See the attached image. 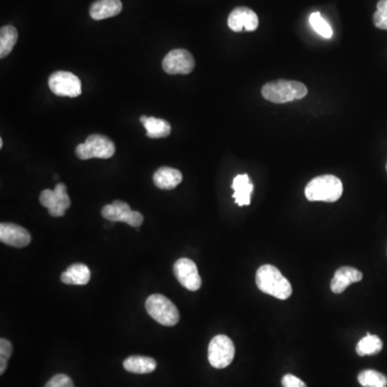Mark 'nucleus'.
<instances>
[{"instance_id": "1", "label": "nucleus", "mask_w": 387, "mask_h": 387, "mask_svg": "<svg viewBox=\"0 0 387 387\" xmlns=\"http://www.w3.org/2000/svg\"><path fill=\"white\" fill-rule=\"evenodd\" d=\"M256 284L262 292L281 300L292 296V284L274 266L264 265L259 267L256 274Z\"/></svg>"}, {"instance_id": "2", "label": "nucleus", "mask_w": 387, "mask_h": 387, "mask_svg": "<svg viewBox=\"0 0 387 387\" xmlns=\"http://www.w3.org/2000/svg\"><path fill=\"white\" fill-rule=\"evenodd\" d=\"M308 94L304 83L292 80H276L268 82L262 89V95L272 104H286L294 100L302 99Z\"/></svg>"}, {"instance_id": "3", "label": "nucleus", "mask_w": 387, "mask_h": 387, "mask_svg": "<svg viewBox=\"0 0 387 387\" xmlns=\"http://www.w3.org/2000/svg\"><path fill=\"white\" fill-rule=\"evenodd\" d=\"M343 184L333 175L319 176L307 184L305 195L309 202H335L341 198Z\"/></svg>"}, {"instance_id": "4", "label": "nucleus", "mask_w": 387, "mask_h": 387, "mask_svg": "<svg viewBox=\"0 0 387 387\" xmlns=\"http://www.w3.org/2000/svg\"><path fill=\"white\" fill-rule=\"evenodd\" d=\"M145 309L149 317L163 326L172 327L179 323V310L173 302L164 295H151L145 301Z\"/></svg>"}, {"instance_id": "5", "label": "nucleus", "mask_w": 387, "mask_h": 387, "mask_svg": "<svg viewBox=\"0 0 387 387\" xmlns=\"http://www.w3.org/2000/svg\"><path fill=\"white\" fill-rule=\"evenodd\" d=\"M116 153V145L108 137L91 135L85 142L78 145L75 154L82 161L91 159H111Z\"/></svg>"}, {"instance_id": "6", "label": "nucleus", "mask_w": 387, "mask_h": 387, "mask_svg": "<svg viewBox=\"0 0 387 387\" xmlns=\"http://www.w3.org/2000/svg\"><path fill=\"white\" fill-rule=\"evenodd\" d=\"M235 357V344L225 335L215 336L208 348V358L212 367L224 369Z\"/></svg>"}, {"instance_id": "7", "label": "nucleus", "mask_w": 387, "mask_h": 387, "mask_svg": "<svg viewBox=\"0 0 387 387\" xmlns=\"http://www.w3.org/2000/svg\"><path fill=\"white\" fill-rule=\"evenodd\" d=\"M41 204L48 209L53 218H61L70 207L71 202L67 194V186L63 183L56 184L54 190H44L40 194Z\"/></svg>"}, {"instance_id": "8", "label": "nucleus", "mask_w": 387, "mask_h": 387, "mask_svg": "<svg viewBox=\"0 0 387 387\" xmlns=\"http://www.w3.org/2000/svg\"><path fill=\"white\" fill-rule=\"evenodd\" d=\"M102 216L110 222H123L132 227H140L143 223V215L138 211H133L126 202L116 200L111 204L102 208Z\"/></svg>"}, {"instance_id": "9", "label": "nucleus", "mask_w": 387, "mask_h": 387, "mask_svg": "<svg viewBox=\"0 0 387 387\" xmlns=\"http://www.w3.org/2000/svg\"><path fill=\"white\" fill-rule=\"evenodd\" d=\"M51 91L56 96L75 98L82 94V83L79 78L69 71H56L49 79Z\"/></svg>"}, {"instance_id": "10", "label": "nucleus", "mask_w": 387, "mask_h": 387, "mask_svg": "<svg viewBox=\"0 0 387 387\" xmlns=\"http://www.w3.org/2000/svg\"><path fill=\"white\" fill-rule=\"evenodd\" d=\"M195 68V59L183 49L172 50L163 59V69L168 75H188Z\"/></svg>"}, {"instance_id": "11", "label": "nucleus", "mask_w": 387, "mask_h": 387, "mask_svg": "<svg viewBox=\"0 0 387 387\" xmlns=\"http://www.w3.org/2000/svg\"><path fill=\"white\" fill-rule=\"evenodd\" d=\"M173 271L178 281L186 290L195 292L202 288V278L197 266L190 258H180L173 266Z\"/></svg>"}, {"instance_id": "12", "label": "nucleus", "mask_w": 387, "mask_h": 387, "mask_svg": "<svg viewBox=\"0 0 387 387\" xmlns=\"http://www.w3.org/2000/svg\"><path fill=\"white\" fill-rule=\"evenodd\" d=\"M227 23L233 32H241L242 30L255 32L259 22L257 14L253 10L247 7H238L229 14Z\"/></svg>"}, {"instance_id": "13", "label": "nucleus", "mask_w": 387, "mask_h": 387, "mask_svg": "<svg viewBox=\"0 0 387 387\" xmlns=\"http://www.w3.org/2000/svg\"><path fill=\"white\" fill-rule=\"evenodd\" d=\"M0 240L10 247H25L32 241V235L24 227L18 226L13 223H1Z\"/></svg>"}, {"instance_id": "14", "label": "nucleus", "mask_w": 387, "mask_h": 387, "mask_svg": "<svg viewBox=\"0 0 387 387\" xmlns=\"http://www.w3.org/2000/svg\"><path fill=\"white\" fill-rule=\"evenodd\" d=\"M362 278V274L360 270L353 267H341L336 271L331 280V288L335 294H341L347 290L351 284L360 282Z\"/></svg>"}, {"instance_id": "15", "label": "nucleus", "mask_w": 387, "mask_h": 387, "mask_svg": "<svg viewBox=\"0 0 387 387\" xmlns=\"http://www.w3.org/2000/svg\"><path fill=\"white\" fill-rule=\"evenodd\" d=\"M122 9L121 0H96L90 8V14L93 20H102L118 16Z\"/></svg>"}, {"instance_id": "16", "label": "nucleus", "mask_w": 387, "mask_h": 387, "mask_svg": "<svg viewBox=\"0 0 387 387\" xmlns=\"http://www.w3.org/2000/svg\"><path fill=\"white\" fill-rule=\"evenodd\" d=\"M181 171L170 167H161L153 176V182L161 190H173L182 182Z\"/></svg>"}, {"instance_id": "17", "label": "nucleus", "mask_w": 387, "mask_h": 387, "mask_svg": "<svg viewBox=\"0 0 387 387\" xmlns=\"http://www.w3.org/2000/svg\"><path fill=\"white\" fill-rule=\"evenodd\" d=\"M233 192V197L235 198V204L238 206H249L251 204V194L254 190V185L252 184L247 175H239L233 179L231 185Z\"/></svg>"}, {"instance_id": "18", "label": "nucleus", "mask_w": 387, "mask_h": 387, "mask_svg": "<svg viewBox=\"0 0 387 387\" xmlns=\"http://www.w3.org/2000/svg\"><path fill=\"white\" fill-rule=\"evenodd\" d=\"M61 280L68 285H86L91 280V270L84 264H73L61 274Z\"/></svg>"}, {"instance_id": "19", "label": "nucleus", "mask_w": 387, "mask_h": 387, "mask_svg": "<svg viewBox=\"0 0 387 387\" xmlns=\"http://www.w3.org/2000/svg\"><path fill=\"white\" fill-rule=\"evenodd\" d=\"M125 370L132 374H151L156 369V362L151 357L145 356H129L123 362Z\"/></svg>"}, {"instance_id": "20", "label": "nucleus", "mask_w": 387, "mask_h": 387, "mask_svg": "<svg viewBox=\"0 0 387 387\" xmlns=\"http://www.w3.org/2000/svg\"><path fill=\"white\" fill-rule=\"evenodd\" d=\"M140 122L145 127L147 136L149 138H165V137L169 136L171 133V126L167 121L163 120V118H152V116L147 118V116H143L140 118Z\"/></svg>"}, {"instance_id": "21", "label": "nucleus", "mask_w": 387, "mask_h": 387, "mask_svg": "<svg viewBox=\"0 0 387 387\" xmlns=\"http://www.w3.org/2000/svg\"><path fill=\"white\" fill-rule=\"evenodd\" d=\"M18 32L13 26H4L0 30V57L5 59L10 54L18 41Z\"/></svg>"}, {"instance_id": "22", "label": "nucleus", "mask_w": 387, "mask_h": 387, "mask_svg": "<svg viewBox=\"0 0 387 387\" xmlns=\"http://www.w3.org/2000/svg\"><path fill=\"white\" fill-rule=\"evenodd\" d=\"M383 349V342L378 336L368 333L357 343L356 352L360 356L376 355Z\"/></svg>"}, {"instance_id": "23", "label": "nucleus", "mask_w": 387, "mask_h": 387, "mask_svg": "<svg viewBox=\"0 0 387 387\" xmlns=\"http://www.w3.org/2000/svg\"><path fill=\"white\" fill-rule=\"evenodd\" d=\"M358 382L364 387H386L387 378L376 370H364L358 376Z\"/></svg>"}, {"instance_id": "24", "label": "nucleus", "mask_w": 387, "mask_h": 387, "mask_svg": "<svg viewBox=\"0 0 387 387\" xmlns=\"http://www.w3.org/2000/svg\"><path fill=\"white\" fill-rule=\"evenodd\" d=\"M309 22H310L313 30L319 36L324 37L326 39H331L333 37V28L327 23V20L323 18L319 12H314V13L311 14L310 18H309Z\"/></svg>"}, {"instance_id": "25", "label": "nucleus", "mask_w": 387, "mask_h": 387, "mask_svg": "<svg viewBox=\"0 0 387 387\" xmlns=\"http://www.w3.org/2000/svg\"><path fill=\"white\" fill-rule=\"evenodd\" d=\"M374 24L379 30H387V0H380L376 5Z\"/></svg>"}, {"instance_id": "26", "label": "nucleus", "mask_w": 387, "mask_h": 387, "mask_svg": "<svg viewBox=\"0 0 387 387\" xmlns=\"http://www.w3.org/2000/svg\"><path fill=\"white\" fill-rule=\"evenodd\" d=\"M12 351H13V348H12L11 342L5 338H1L0 339V374H5L8 360L11 357Z\"/></svg>"}, {"instance_id": "27", "label": "nucleus", "mask_w": 387, "mask_h": 387, "mask_svg": "<svg viewBox=\"0 0 387 387\" xmlns=\"http://www.w3.org/2000/svg\"><path fill=\"white\" fill-rule=\"evenodd\" d=\"M44 387H75V385L68 376L61 374L53 376Z\"/></svg>"}, {"instance_id": "28", "label": "nucleus", "mask_w": 387, "mask_h": 387, "mask_svg": "<svg viewBox=\"0 0 387 387\" xmlns=\"http://www.w3.org/2000/svg\"><path fill=\"white\" fill-rule=\"evenodd\" d=\"M283 387H307L306 383L293 374H285L282 379Z\"/></svg>"}, {"instance_id": "29", "label": "nucleus", "mask_w": 387, "mask_h": 387, "mask_svg": "<svg viewBox=\"0 0 387 387\" xmlns=\"http://www.w3.org/2000/svg\"><path fill=\"white\" fill-rule=\"evenodd\" d=\"M3 145H4L3 139H0V147H3Z\"/></svg>"}, {"instance_id": "30", "label": "nucleus", "mask_w": 387, "mask_h": 387, "mask_svg": "<svg viewBox=\"0 0 387 387\" xmlns=\"http://www.w3.org/2000/svg\"><path fill=\"white\" fill-rule=\"evenodd\" d=\"M386 170H387V165H386Z\"/></svg>"}]
</instances>
